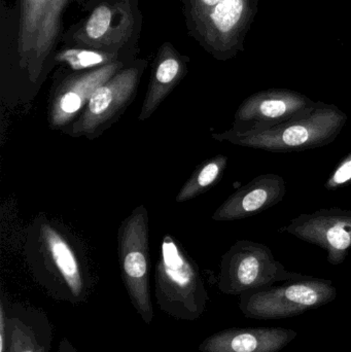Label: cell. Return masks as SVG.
<instances>
[{"label": "cell", "mask_w": 351, "mask_h": 352, "mask_svg": "<svg viewBox=\"0 0 351 352\" xmlns=\"http://www.w3.org/2000/svg\"><path fill=\"white\" fill-rule=\"evenodd\" d=\"M348 122V115L333 104L317 102L313 109L286 123L258 133H214L212 140L270 153H299L334 142Z\"/></svg>", "instance_id": "6da1fadb"}, {"label": "cell", "mask_w": 351, "mask_h": 352, "mask_svg": "<svg viewBox=\"0 0 351 352\" xmlns=\"http://www.w3.org/2000/svg\"><path fill=\"white\" fill-rule=\"evenodd\" d=\"M24 250L33 268L53 277L74 297L82 296L86 275L82 244L66 226L38 215L27 228Z\"/></svg>", "instance_id": "7a4b0ae2"}, {"label": "cell", "mask_w": 351, "mask_h": 352, "mask_svg": "<svg viewBox=\"0 0 351 352\" xmlns=\"http://www.w3.org/2000/svg\"><path fill=\"white\" fill-rule=\"evenodd\" d=\"M336 297L337 289L331 280L307 275L241 294L240 309L247 318L282 320L327 305Z\"/></svg>", "instance_id": "3957f363"}, {"label": "cell", "mask_w": 351, "mask_h": 352, "mask_svg": "<svg viewBox=\"0 0 351 352\" xmlns=\"http://www.w3.org/2000/svg\"><path fill=\"white\" fill-rule=\"evenodd\" d=\"M306 276L286 270L265 244L238 240L223 256L218 287L228 295L240 296L251 289Z\"/></svg>", "instance_id": "277c9868"}, {"label": "cell", "mask_w": 351, "mask_h": 352, "mask_svg": "<svg viewBox=\"0 0 351 352\" xmlns=\"http://www.w3.org/2000/svg\"><path fill=\"white\" fill-rule=\"evenodd\" d=\"M117 254L124 283L132 303L146 322L152 320L150 292V227L144 205L136 207L120 226Z\"/></svg>", "instance_id": "5b68a950"}, {"label": "cell", "mask_w": 351, "mask_h": 352, "mask_svg": "<svg viewBox=\"0 0 351 352\" xmlns=\"http://www.w3.org/2000/svg\"><path fill=\"white\" fill-rule=\"evenodd\" d=\"M141 66L122 70L99 87L87 103L82 115L62 133L71 138L96 140L111 127L128 109L137 90Z\"/></svg>", "instance_id": "8992f818"}, {"label": "cell", "mask_w": 351, "mask_h": 352, "mask_svg": "<svg viewBox=\"0 0 351 352\" xmlns=\"http://www.w3.org/2000/svg\"><path fill=\"white\" fill-rule=\"evenodd\" d=\"M156 287L163 302L183 306L194 314L205 302L206 292L199 270L172 235H165L161 241Z\"/></svg>", "instance_id": "52a82bcc"}, {"label": "cell", "mask_w": 351, "mask_h": 352, "mask_svg": "<svg viewBox=\"0 0 351 352\" xmlns=\"http://www.w3.org/2000/svg\"><path fill=\"white\" fill-rule=\"evenodd\" d=\"M282 231L327 252L330 264L337 266L351 250V210L332 207L295 217Z\"/></svg>", "instance_id": "ba28073f"}, {"label": "cell", "mask_w": 351, "mask_h": 352, "mask_svg": "<svg viewBox=\"0 0 351 352\" xmlns=\"http://www.w3.org/2000/svg\"><path fill=\"white\" fill-rule=\"evenodd\" d=\"M315 104L303 95L286 90L258 93L241 103L229 131L240 135L266 131L286 123Z\"/></svg>", "instance_id": "9c48e42d"}, {"label": "cell", "mask_w": 351, "mask_h": 352, "mask_svg": "<svg viewBox=\"0 0 351 352\" xmlns=\"http://www.w3.org/2000/svg\"><path fill=\"white\" fill-rule=\"evenodd\" d=\"M122 68L119 62L73 74L54 87L47 107V123L52 130L63 131L82 115L93 93Z\"/></svg>", "instance_id": "30bf717a"}, {"label": "cell", "mask_w": 351, "mask_h": 352, "mask_svg": "<svg viewBox=\"0 0 351 352\" xmlns=\"http://www.w3.org/2000/svg\"><path fill=\"white\" fill-rule=\"evenodd\" d=\"M286 182L282 176L258 175L235 190L212 215L216 221H233L255 217L284 200Z\"/></svg>", "instance_id": "8fae6325"}, {"label": "cell", "mask_w": 351, "mask_h": 352, "mask_svg": "<svg viewBox=\"0 0 351 352\" xmlns=\"http://www.w3.org/2000/svg\"><path fill=\"white\" fill-rule=\"evenodd\" d=\"M297 333L284 328L230 329L206 339L202 352H278L292 342Z\"/></svg>", "instance_id": "7c38bea8"}, {"label": "cell", "mask_w": 351, "mask_h": 352, "mask_svg": "<svg viewBox=\"0 0 351 352\" xmlns=\"http://www.w3.org/2000/svg\"><path fill=\"white\" fill-rule=\"evenodd\" d=\"M181 76L183 64L177 58H165L158 64L138 116L139 121L144 122L150 119Z\"/></svg>", "instance_id": "4fadbf2b"}, {"label": "cell", "mask_w": 351, "mask_h": 352, "mask_svg": "<svg viewBox=\"0 0 351 352\" xmlns=\"http://www.w3.org/2000/svg\"><path fill=\"white\" fill-rule=\"evenodd\" d=\"M227 165L228 157L225 155H218L202 163L179 190L175 201L177 203L187 202L207 192L222 179Z\"/></svg>", "instance_id": "5bb4252c"}, {"label": "cell", "mask_w": 351, "mask_h": 352, "mask_svg": "<svg viewBox=\"0 0 351 352\" xmlns=\"http://www.w3.org/2000/svg\"><path fill=\"white\" fill-rule=\"evenodd\" d=\"M243 0H223L216 4L212 20L218 30L228 32L240 20L243 12Z\"/></svg>", "instance_id": "9a60e30c"}, {"label": "cell", "mask_w": 351, "mask_h": 352, "mask_svg": "<svg viewBox=\"0 0 351 352\" xmlns=\"http://www.w3.org/2000/svg\"><path fill=\"white\" fill-rule=\"evenodd\" d=\"M61 61L66 62L73 70H82L99 66L109 65L111 56L102 55L96 52L82 51V50H69L59 56Z\"/></svg>", "instance_id": "2e32d148"}, {"label": "cell", "mask_w": 351, "mask_h": 352, "mask_svg": "<svg viewBox=\"0 0 351 352\" xmlns=\"http://www.w3.org/2000/svg\"><path fill=\"white\" fill-rule=\"evenodd\" d=\"M10 352H43L30 330L18 322H12L10 332Z\"/></svg>", "instance_id": "e0dca14e"}, {"label": "cell", "mask_w": 351, "mask_h": 352, "mask_svg": "<svg viewBox=\"0 0 351 352\" xmlns=\"http://www.w3.org/2000/svg\"><path fill=\"white\" fill-rule=\"evenodd\" d=\"M111 20V10L107 6L96 8L87 23V34L92 39L100 38L107 32Z\"/></svg>", "instance_id": "ac0fdd59"}, {"label": "cell", "mask_w": 351, "mask_h": 352, "mask_svg": "<svg viewBox=\"0 0 351 352\" xmlns=\"http://www.w3.org/2000/svg\"><path fill=\"white\" fill-rule=\"evenodd\" d=\"M351 184V153L341 159L325 182L328 190H336Z\"/></svg>", "instance_id": "d6986e66"}, {"label": "cell", "mask_w": 351, "mask_h": 352, "mask_svg": "<svg viewBox=\"0 0 351 352\" xmlns=\"http://www.w3.org/2000/svg\"><path fill=\"white\" fill-rule=\"evenodd\" d=\"M0 352H5V316L2 303H0Z\"/></svg>", "instance_id": "ffe728a7"}, {"label": "cell", "mask_w": 351, "mask_h": 352, "mask_svg": "<svg viewBox=\"0 0 351 352\" xmlns=\"http://www.w3.org/2000/svg\"><path fill=\"white\" fill-rule=\"evenodd\" d=\"M201 1L206 4V6H214L220 3V1H223V0H201Z\"/></svg>", "instance_id": "44dd1931"}, {"label": "cell", "mask_w": 351, "mask_h": 352, "mask_svg": "<svg viewBox=\"0 0 351 352\" xmlns=\"http://www.w3.org/2000/svg\"><path fill=\"white\" fill-rule=\"evenodd\" d=\"M64 352H68V351H64Z\"/></svg>", "instance_id": "7402d4cb"}]
</instances>
